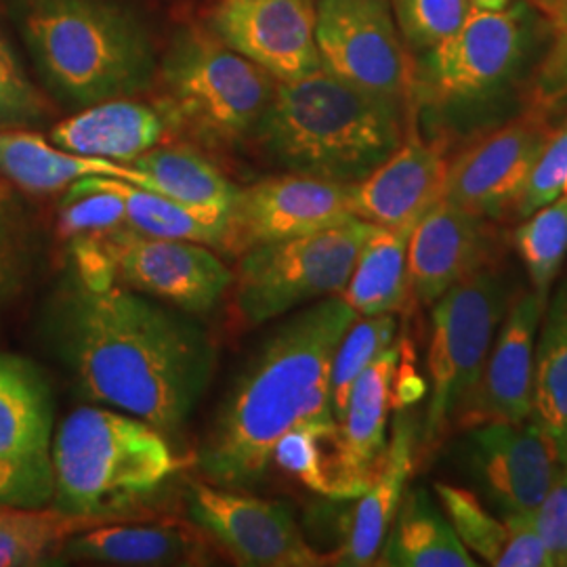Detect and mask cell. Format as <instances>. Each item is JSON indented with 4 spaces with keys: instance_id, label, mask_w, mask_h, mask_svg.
Wrapping results in <instances>:
<instances>
[{
    "instance_id": "1",
    "label": "cell",
    "mask_w": 567,
    "mask_h": 567,
    "mask_svg": "<svg viewBox=\"0 0 567 567\" xmlns=\"http://www.w3.org/2000/svg\"><path fill=\"white\" fill-rule=\"evenodd\" d=\"M58 343L84 398L163 433L187 423L217 368V344L203 326L121 284H70L58 305Z\"/></svg>"
},
{
    "instance_id": "2",
    "label": "cell",
    "mask_w": 567,
    "mask_h": 567,
    "mask_svg": "<svg viewBox=\"0 0 567 567\" xmlns=\"http://www.w3.org/2000/svg\"><path fill=\"white\" fill-rule=\"evenodd\" d=\"M355 318L341 295L326 297L267 337L231 386L200 447L198 463L208 484L257 486L288 431L334 419L330 370Z\"/></svg>"
},
{
    "instance_id": "3",
    "label": "cell",
    "mask_w": 567,
    "mask_h": 567,
    "mask_svg": "<svg viewBox=\"0 0 567 567\" xmlns=\"http://www.w3.org/2000/svg\"><path fill=\"white\" fill-rule=\"evenodd\" d=\"M408 124L405 103L318 70L276 84L252 143L286 173L355 185L400 147Z\"/></svg>"
},
{
    "instance_id": "4",
    "label": "cell",
    "mask_w": 567,
    "mask_h": 567,
    "mask_svg": "<svg viewBox=\"0 0 567 567\" xmlns=\"http://www.w3.org/2000/svg\"><path fill=\"white\" fill-rule=\"evenodd\" d=\"M16 21L47 86L63 102L137 97L158 74L152 34L121 0H18Z\"/></svg>"
},
{
    "instance_id": "5",
    "label": "cell",
    "mask_w": 567,
    "mask_h": 567,
    "mask_svg": "<svg viewBox=\"0 0 567 567\" xmlns=\"http://www.w3.org/2000/svg\"><path fill=\"white\" fill-rule=\"evenodd\" d=\"M154 84L168 133L208 150H234L252 142L278 82L208 25L187 23L173 32Z\"/></svg>"
},
{
    "instance_id": "6",
    "label": "cell",
    "mask_w": 567,
    "mask_h": 567,
    "mask_svg": "<svg viewBox=\"0 0 567 567\" xmlns=\"http://www.w3.org/2000/svg\"><path fill=\"white\" fill-rule=\"evenodd\" d=\"M55 508L116 513L179 471L163 431L121 410L81 408L61 423L51 446Z\"/></svg>"
},
{
    "instance_id": "7",
    "label": "cell",
    "mask_w": 567,
    "mask_h": 567,
    "mask_svg": "<svg viewBox=\"0 0 567 567\" xmlns=\"http://www.w3.org/2000/svg\"><path fill=\"white\" fill-rule=\"evenodd\" d=\"M517 292L503 261H496L452 286L431 305L429 405L421 458L426 461L452 435V423L477 383Z\"/></svg>"
},
{
    "instance_id": "8",
    "label": "cell",
    "mask_w": 567,
    "mask_h": 567,
    "mask_svg": "<svg viewBox=\"0 0 567 567\" xmlns=\"http://www.w3.org/2000/svg\"><path fill=\"white\" fill-rule=\"evenodd\" d=\"M374 225L351 219L316 234L261 244L238 257L234 307L246 324L282 318L344 290Z\"/></svg>"
},
{
    "instance_id": "9",
    "label": "cell",
    "mask_w": 567,
    "mask_h": 567,
    "mask_svg": "<svg viewBox=\"0 0 567 567\" xmlns=\"http://www.w3.org/2000/svg\"><path fill=\"white\" fill-rule=\"evenodd\" d=\"M316 42L328 74L405 105L416 93L391 0H316Z\"/></svg>"
},
{
    "instance_id": "10",
    "label": "cell",
    "mask_w": 567,
    "mask_h": 567,
    "mask_svg": "<svg viewBox=\"0 0 567 567\" xmlns=\"http://www.w3.org/2000/svg\"><path fill=\"white\" fill-rule=\"evenodd\" d=\"M53 393L41 368L0 353V505L42 508L53 501Z\"/></svg>"
},
{
    "instance_id": "11",
    "label": "cell",
    "mask_w": 567,
    "mask_h": 567,
    "mask_svg": "<svg viewBox=\"0 0 567 567\" xmlns=\"http://www.w3.org/2000/svg\"><path fill=\"white\" fill-rule=\"evenodd\" d=\"M553 128L548 114L529 107L519 118L466 145L450 161L444 200L496 224L517 217Z\"/></svg>"
},
{
    "instance_id": "12",
    "label": "cell",
    "mask_w": 567,
    "mask_h": 567,
    "mask_svg": "<svg viewBox=\"0 0 567 567\" xmlns=\"http://www.w3.org/2000/svg\"><path fill=\"white\" fill-rule=\"evenodd\" d=\"M351 219H358L351 210V185L284 173L240 187L225 217L219 250L238 259L255 246L316 234Z\"/></svg>"
},
{
    "instance_id": "13",
    "label": "cell",
    "mask_w": 567,
    "mask_h": 567,
    "mask_svg": "<svg viewBox=\"0 0 567 567\" xmlns=\"http://www.w3.org/2000/svg\"><path fill=\"white\" fill-rule=\"evenodd\" d=\"M192 522L248 567L330 566L318 553L282 503L240 494L229 487L196 482L187 492Z\"/></svg>"
},
{
    "instance_id": "14",
    "label": "cell",
    "mask_w": 567,
    "mask_h": 567,
    "mask_svg": "<svg viewBox=\"0 0 567 567\" xmlns=\"http://www.w3.org/2000/svg\"><path fill=\"white\" fill-rule=\"evenodd\" d=\"M522 7L501 11L473 7L465 23L426 51L421 86L437 103H466L496 93L524 55Z\"/></svg>"
},
{
    "instance_id": "15",
    "label": "cell",
    "mask_w": 567,
    "mask_h": 567,
    "mask_svg": "<svg viewBox=\"0 0 567 567\" xmlns=\"http://www.w3.org/2000/svg\"><path fill=\"white\" fill-rule=\"evenodd\" d=\"M116 284L185 313H208L234 284V271L210 246L154 238L122 225L112 231Z\"/></svg>"
},
{
    "instance_id": "16",
    "label": "cell",
    "mask_w": 567,
    "mask_h": 567,
    "mask_svg": "<svg viewBox=\"0 0 567 567\" xmlns=\"http://www.w3.org/2000/svg\"><path fill=\"white\" fill-rule=\"evenodd\" d=\"M458 458L468 477L505 515H532L559 468V447L534 419L522 425H484L461 433Z\"/></svg>"
},
{
    "instance_id": "17",
    "label": "cell",
    "mask_w": 567,
    "mask_h": 567,
    "mask_svg": "<svg viewBox=\"0 0 567 567\" xmlns=\"http://www.w3.org/2000/svg\"><path fill=\"white\" fill-rule=\"evenodd\" d=\"M208 28L276 82L322 70L316 42V0H217Z\"/></svg>"
},
{
    "instance_id": "18",
    "label": "cell",
    "mask_w": 567,
    "mask_h": 567,
    "mask_svg": "<svg viewBox=\"0 0 567 567\" xmlns=\"http://www.w3.org/2000/svg\"><path fill=\"white\" fill-rule=\"evenodd\" d=\"M547 301L519 290L498 328L486 364L468 393L452 435L484 425H522L534 414V351Z\"/></svg>"
},
{
    "instance_id": "19",
    "label": "cell",
    "mask_w": 567,
    "mask_h": 567,
    "mask_svg": "<svg viewBox=\"0 0 567 567\" xmlns=\"http://www.w3.org/2000/svg\"><path fill=\"white\" fill-rule=\"evenodd\" d=\"M498 224L440 200L414 225L408 243L410 297L425 307L487 265L503 261Z\"/></svg>"
},
{
    "instance_id": "20",
    "label": "cell",
    "mask_w": 567,
    "mask_h": 567,
    "mask_svg": "<svg viewBox=\"0 0 567 567\" xmlns=\"http://www.w3.org/2000/svg\"><path fill=\"white\" fill-rule=\"evenodd\" d=\"M446 143L425 140L410 118L404 142L362 182L351 185V210L381 227H414L446 189Z\"/></svg>"
},
{
    "instance_id": "21",
    "label": "cell",
    "mask_w": 567,
    "mask_h": 567,
    "mask_svg": "<svg viewBox=\"0 0 567 567\" xmlns=\"http://www.w3.org/2000/svg\"><path fill=\"white\" fill-rule=\"evenodd\" d=\"M118 522L70 538L63 555L105 566H203L210 561L208 534L175 519L158 524Z\"/></svg>"
},
{
    "instance_id": "22",
    "label": "cell",
    "mask_w": 567,
    "mask_h": 567,
    "mask_svg": "<svg viewBox=\"0 0 567 567\" xmlns=\"http://www.w3.org/2000/svg\"><path fill=\"white\" fill-rule=\"evenodd\" d=\"M416 458V431L412 421L405 414H400L395 419L391 442H386L379 473L353 508L347 538L341 548L330 555V566L364 567L377 564L386 532L402 505Z\"/></svg>"
},
{
    "instance_id": "23",
    "label": "cell",
    "mask_w": 567,
    "mask_h": 567,
    "mask_svg": "<svg viewBox=\"0 0 567 567\" xmlns=\"http://www.w3.org/2000/svg\"><path fill=\"white\" fill-rule=\"evenodd\" d=\"M166 133L168 126L156 105L121 97L82 107L79 114L58 122L49 142L89 158L131 164L154 150Z\"/></svg>"
},
{
    "instance_id": "24",
    "label": "cell",
    "mask_w": 567,
    "mask_h": 567,
    "mask_svg": "<svg viewBox=\"0 0 567 567\" xmlns=\"http://www.w3.org/2000/svg\"><path fill=\"white\" fill-rule=\"evenodd\" d=\"M435 494L466 550L487 566H553L529 515H505L501 519L471 489L454 484H435Z\"/></svg>"
},
{
    "instance_id": "25",
    "label": "cell",
    "mask_w": 567,
    "mask_h": 567,
    "mask_svg": "<svg viewBox=\"0 0 567 567\" xmlns=\"http://www.w3.org/2000/svg\"><path fill=\"white\" fill-rule=\"evenodd\" d=\"M0 175L32 194H53L84 177H114L152 192L135 166L61 150L30 128L0 131Z\"/></svg>"
},
{
    "instance_id": "26",
    "label": "cell",
    "mask_w": 567,
    "mask_h": 567,
    "mask_svg": "<svg viewBox=\"0 0 567 567\" xmlns=\"http://www.w3.org/2000/svg\"><path fill=\"white\" fill-rule=\"evenodd\" d=\"M271 463L311 492L334 501L360 498L374 482L355 465L337 419L313 421L288 431L274 447Z\"/></svg>"
},
{
    "instance_id": "27",
    "label": "cell",
    "mask_w": 567,
    "mask_h": 567,
    "mask_svg": "<svg viewBox=\"0 0 567 567\" xmlns=\"http://www.w3.org/2000/svg\"><path fill=\"white\" fill-rule=\"evenodd\" d=\"M377 566L475 567L442 505L423 487L405 489L400 511L386 532Z\"/></svg>"
},
{
    "instance_id": "28",
    "label": "cell",
    "mask_w": 567,
    "mask_h": 567,
    "mask_svg": "<svg viewBox=\"0 0 567 567\" xmlns=\"http://www.w3.org/2000/svg\"><path fill=\"white\" fill-rule=\"evenodd\" d=\"M550 288L534 351V414L567 458V269Z\"/></svg>"
},
{
    "instance_id": "29",
    "label": "cell",
    "mask_w": 567,
    "mask_h": 567,
    "mask_svg": "<svg viewBox=\"0 0 567 567\" xmlns=\"http://www.w3.org/2000/svg\"><path fill=\"white\" fill-rule=\"evenodd\" d=\"M414 227L374 225L341 297L358 316L395 313L410 299L408 243Z\"/></svg>"
},
{
    "instance_id": "30",
    "label": "cell",
    "mask_w": 567,
    "mask_h": 567,
    "mask_svg": "<svg viewBox=\"0 0 567 567\" xmlns=\"http://www.w3.org/2000/svg\"><path fill=\"white\" fill-rule=\"evenodd\" d=\"M131 166L142 171L152 192L171 200L227 217L240 187L192 145L154 147L135 158Z\"/></svg>"
},
{
    "instance_id": "31",
    "label": "cell",
    "mask_w": 567,
    "mask_h": 567,
    "mask_svg": "<svg viewBox=\"0 0 567 567\" xmlns=\"http://www.w3.org/2000/svg\"><path fill=\"white\" fill-rule=\"evenodd\" d=\"M402 358V344H391L365 368L349 393L339 421L344 442L368 477H377L386 450V419L393 408V379Z\"/></svg>"
},
{
    "instance_id": "32",
    "label": "cell",
    "mask_w": 567,
    "mask_h": 567,
    "mask_svg": "<svg viewBox=\"0 0 567 567\" xmlns=\"http://www.w3.org/2000/svg\"><path fill=\"white\" fill-rule=\"evenodd\" d=\"M86 189L112 192L126 206V221L154 238L171 240H189L213 248H221L225 234V217L200 208L171 200L163 194L137 187L133 183L114 179V177H84L72 183Z\"/></svg>"
},
{
    "instance_id": "33",
    "label": "cell",
    "mask_w": 567,
    "mask_h": 567,
    "mask_svg": "<svg viewBox=\"0 0 567 567\" xmlns=\"http://www.w3.org/2000/svg\"><path fill=\"white\" fill-rule=\"evenodd\" d=\"M133 519L124 513L79 515L61 508H23L16 522L0 526V567L47 566L76 534Z\"/></svg>"
},
{
    "instance_id": "34",
    "label": "cell",
    "mask_w": 567,
    "mask_h": 567,
    "mask_svg": "<svg viewBox=\"0 0 567 567\" xmlns=\"http://www.w3.org/2000/svg\"><path fill=\"white\" fill-rule=\"evenodd\" d=\"M513 246L526 267L529 290L548 301L567 259V194L527 215L513 231Z\"/></svg>"
},
{
    "instance_id": "35",
    "label": "cell",
    "mask_w": 567,
    "mask_h": 567,
    "mask_svg": "<svg viewBox=\"0 0 567 567\" xmlns=\"http://www.w3.org/2000/svg\"><path fill=\"white\" fill-rule=\"evenodd\" d=\"M398 320L393 313L358 316L349 326L334 351L330 370V405L337 421H341L349 393L368 365L393 344Z\"/></svg>"
},
{
    "instance_id": "36",
    "label": "cell",
    "mask_w": 567,
    "mask_h": 567,
    "mask_svg": "<svg viewBox=\"0 0 567 567\" xmlns=\"http://www.w3.org/2000/svg\"><path fill=\"white\" fill-rule=\"evenodd\" d=\"M51 103L30 81L13 44L0 28V131L34 128L51 118Z\"/></svg>"
},
{
    "instance_id": "37",
    "label": "cell",
    "mask_w": 567,
    "mask_h": 567,
    "mask_svg": "<svg viewBox=\"0 0 567 567\" xmlns=\"http://www.w3.org/2000/svg\"><path fill=\"white\" fill-rule=\"evenodd\" d=\"M405 44L419 53L446 41L465 23L471 0H391Z\"/></svg>"
},
{
    "instance_id": "38",
    "label": "cell",
    "mask_w": 567,
    "mask_h": 567,
    "mask_svg": "<svg viewBox=\"0 0 567 567\" xmlns=\"http://www.w3.org/2000/svg\"><path fill=\"white\" fill-rule=\"evenodd\" d=\"M30 259L32 243L23 206L13 187L0 179V309L20 295Z\"/></svg>"
},
{
    "instance_id": "39",
    "label": "cell",
    "mask_w": 567,
    "mask_h": 567,
    "mask_svg": "<svg viewBox=\"0 0 567 567\" xmlns=\"http://www.w3.org/2000/svg\"><path fill=\"white\" fill-rule=\"evenodd\" d=\"M126 221V206L112 192L86 189V187H68L60 213V234L65 240H74L86 234L110 231Z\"/></svg>"
},
{
    "instance_id": "40",
    "label": "cell",
    "mask_w": 567,
    "mask_h": 567,
    "mask_svg": "<svg viewBox=\"0 0 567 567\" xmlns=\"http://www.w3.org/2000/svg\"><path fill=\"white\" fill-rule=\"evenodd\" d=\"M567 179V121L553 128L547 145L534 166V173L527 183L524 200L519 204L517 219H526L540 206L553 203L561 196Z\"/></svg>"
},
{
    "instance_id": "41",
    "label": "cell",
    "mask_w": 567,
    "mask_h": 567,
    "mask_svg": "<svg viewBox=\"0 0 567 567\" xmlns=\"http://www.w3.org/2000/svg\"><path fill=\"white\" fill-rule=\"evenodd\" d=\"M529 517L547 547L553 566H567V461L545 501Z\"/></svg>"
},
{
    "instance_id": "42",
    "label": "cell",
    "mask_w": 567,
    "mask_h": 567,
    "mask_svg": "<svg viewBox=\"0 0 567 567\" xmlns=\"http://www.w3.org/2000/svg\"><path fill=\"white\" fill-rule=\"evenodd\" d=\"M426 381L412 368L410 364H402L400 358V365L395 370V379H393V395L391 402L393 408H408L421 402L426 395Z\"/></svg>"
},
{
    "instance_id": "43",
    "label": "cell",
    "mask_w": 567,
    "mask_h": 567,
    "mask_svg": "<svg viewBox=\"0 0 567 567\" xmlns=\"http://www.w3.org/2000/svg\"><path fill=\"white\" fill-rule=\"evenodd\" d=\"M532 2L547 16L557 32L567 30V0H532Z\"/></svg>"
},
{
    "instance_id": "44",
    "label": "cell",
    "mask_w": 567,
    "mask_h": 567,
    "mask_svg": "<svg viewBox=\"0 0 567 567\" xmlns=\"http://www.w3.org/2000/svg\"><path fill=\"white\" fill-rule=\"evenodd\" d=\"M473 7L477 9H489V11H501V9H507L511 4V0H471Z\"/></svg>"
},
{
    "instance_id": "45",
    "label": "cell",
    "mask_w": 567,
    "mask_h": 567,
    "mask_svg": "<svg viewBox=\"0 0 567 567\" xmlns=\"http://www.w3.org/2000/svg\"><path fill=\"white\" fill-rule=\"evenodd\" d=\"M21 511H23V508L7 507V505H0V526L16 522V519L20 517Z\"/></svg>"
},
{
    "instance_id": "46",
    "label": "cell",
    "mask_w": 567,
    "mask_h": 567,
    "mask_svg": "<svg viewBox=\"0 0 567 567\" xmlns=\"http://www.w3.org/2000/svg\"><path fill=\"white\" fill-rule=\"evenodd\" d=\"M559 37H561V42H566L567 44V30H564V32H559Z\"/></svg>"
},
{
    "instance_id": "47",
    "label": "cell",
    "mask_w": 567,
    "mask_h": 567,
    "mask_svg": "<svg viewBox=\"0 0 567 567\" xmlns=\"http://www.w3.org/2000/svg\"><path fill=\"white\" fill-rule=\"evenodd\" d=\"M561 194H567V179H566V185H564V192H561Z\"/></svg>"
},
{
    "instance_id": "48",
    "label": "cell",
    "mask_w": 567,
    "mask_h": 567,
    "mask_svg": "<svg viewBox=\"0 0 567 567\" xmlns=\"http://www.w3.org/2000/svg\"><path fill=\"white\" fill-rule=\"evenodd\" d=\"M566 461H567V458H566ZM566 461H564V463H566Z\"/></svg>"
}]
</instances>
